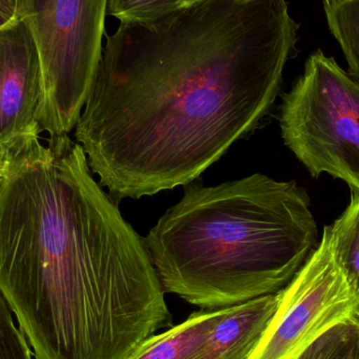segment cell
Masks as SVG:
<instances>
[{
  "label": "cell",
  "mask_w": 359,
  "mask_h": 359,
  "mask_svg": "<svg viewBox=\"0 0 359 359\" xmlns=\"http://www.w3.org/2000/svg\"><path fill=\"white\" fill-rule=\"evenodd\" d=\"M203 1V0H182V8L185 6H191V4H198V2Z\"/></svg>",
  "instance_id": "cell-19"
},
{
  "label": "cell",
  "mask_w": 359,
  "mask_h": 359,
  "mask_svg": "<svg viewBox=\"0 0 359 359\" xmlns=\"http://www.w3.org/2000/svg\"><path fill=\"white\" fill-rule=\"evenodd\" d=\"M286 147L313 178L327 174L359 194V81L318 50L283 98Z\"/></svg>",
  "instance_id": "cell-5"
},
{
  "label": "cell",
  "mask_w": 359,
  "mask_h": 359,
  "mask_svg": "<svg viewBox=\"0 0 359 359\" xmlns=\"http://www.w3.org/2000/svg\"><path fill=\"white\" fill-rule=\"evenodd\" d=\"M358 314L359 295L335 259L330 226H325L316 250L280 291L278 310L248 359H294Z\"/></svg>",
  "instance_id": "cell-6"
},
{
  "label": "cell",
  "mask_w": 359,
  "mask_h": 359,
  "mask_svg": "<svg viewBox=\"0 0 359 359\" xmlns=\"http://www.w3.org/2000/svg\"><path fill=\"white\" fill-rule=\"evenodd\" d=\"M224 312L225 308L194 313L178 326L147 339L128 359H194Z\"/></svg>",
  "instance_id": "cell-9"
},
{
  "label": "cell",
  "mask_w": 359,
  "mask_h": 359,
  "mask_svg": "<svg viewBox=\"0 0 359 359\" xmlns=\"http://www.w3.org/2000/svg\"><path fill=\"white\" fill-rule=\"evenodd\" d=\"M331 34L341 46L348 73L359 81V0L325 6Z\"/></svg>",
  "instance_id": "cell-11"
},
{
  "label": "cell",
  "mask_w": 359,
  "mask_h": 359,
  "mask_svg": "<svg viewBox=\"0 0 359 359\" xmlns=\"http://www.w3.org/2000/svg\"><path fill=\"white\" fill-rule=\"evenodd\" d=\"M323 1H324V6H332L347 1V0H323Z\"/></svg>",
  "instance_id": "cell-18"
},
{
  "label": "cell",
  "mask_w": 359,
  "mask_h": 359,
  "mask_svg": "<svg viewBox=\"0 0 359 359\" xmlns=\"http://www.w3.org/2000/svg\"><path fill=\"white\" fill-rule=\"evenodd\" d=\"M331 243L337 263L359 295V194L351 200L343 215L330 226Z\"/></svg>",
  "instance_id": "cell-10"
},
{
  "label": "cell",
  "mask_w": 359,
  "mask_h": 359,
  "mask_svg": "<svg viewBox=\"0 0 359 359\" xmlns=\"http://www.w3.org/2000/svg\"><path fill=\"white\" fill-rule=\"evenodd\" d=\"M16 20V0H0V29Z\"/></svg>",
  "instance_id": "cell-15"
},
{
  "label": "cell",
  "mask_w": 359,
  "mask_h": 359,
  "mask_svg": "<svg viewBox=\"0 0 359 359\" xmlns=\"http://www.w3.org/2000/svg\"><path fill=\"white\" fill-rule=\"evenodd\" d=\"M356 322H358V341H356L355 350H354L353 359H359V314L358 318H356Z\"/></svg>",
  "instance_id": "cell-17"
},
{
  "label": "cell",
  "mask_w": 359,
  "mask_h": 359,
  "mask_svg": "<svg viewBox=\"0 0 359 359\" xmlns=\"http://www.w3.org/2000/svg\"><path fill=\"white\" fill-rule=\"evenodd\" d=\"M280 291L225 308L221 320L194 359L250 358L278 310Z\"/></svg>",
  "instance_id": "cell-8"
},
{
  "label": "cell",
  "mask_w": 359,
  "mask_h": 359,
  "mask_svg": "<svg viewBox=\"0 0 359 359\" xmlns=\"http://www.w3.org/2000/svg\"><path fill=\"white\" fill-rule=\"evenodd\" d=\"M109 0H16L37 43L42 94L36 121L50 137L77 126L103 50Z\"/></svg>",
  "instance_id": "cell-4"
},
{
  "label": "cell",
  "mask_w": 359,
  "mask_h": 359,
  "mask_svg": "<svg viewBox=\"0 0 359 359\" xmlns=\"http://www.w3.org/2000/svg\"><path fill=\"white\" fill-rule=\"evenodd\" d=\"M42 94L39 50L31 29L17 19L0 29V147L8 151L39 136Z\"/></svg>",
  "instance_id": "cell-7"
},
{
  "label": "cell",
  "mask_w": 359,
  "mask_h": 359,
  "mask_svg": "<svg viewBox=\"0 0 359 359\" xmlns=\"http://www.w3.org/2000/svg\"><path fill=\"white\" fill-rule=\"evenodd\" d=\"M0 359H35L29 341L13 320L12 310L0 293Z\"/></svg>",
  "instance_id": "cell-14"
},
{
  "label": "cell",
  "mask_w": 359,
  "mask_h": 359,
  "mask_svg": "<svg viewBox=\"0 0 359 359\" xmlns=\"http://www.w3.org/2000/svg\"><path fill=\"white\" fill-rule=\"evenodd\" d=\"M358 337V322L343 323L327 331L294 359H353Z\"/></svg>",
  "instance_id": "cell-12"
},
{
  "label": "cell",
  "mask_w": 359,
  "mask_h": 359,
  "mask_svg": "<svg viewBox=\"0 0 359 359\" xmlns=\"http://www.w3.org/2000/svg\"><path fill=\"white\" fill-rule=\"evenodd\" d=\"M184 187L143 241L164 291L201 309L280 292L320 242L309 196L295 181L255 174Z\"/></svg>",
  "instance_id": "cell-3"
},
{
  "label": "cell",
  "mask_w": 359,
  "mask_h": 359,
  "mask_svg": "<svg viewBox=\"0 0 359 359\" xmlns=\"http://www.w3.org/2000/svg\"><path fill=\"white\" fill-rule=\"evenodd\" d=\"M0 181V293L35 359H128L172 325L144 241L69 135L10 151Z\"/></svg>",
  "instance_id": "cell-2"
},
{
  "label": "cell",
  "mask_w": 359,
  "mask_h": 359,
  "mask_svg": "<svg viewBox=\"0 0 359 359\" xmlns=\"http://www.w3.org/2000/svg\"><path fill=\"white\" fill-rule=\"evenodd\" d=\"M182 8V0H109L107 14L126 25L161 20Z\"/></svg>",
  "instance_id": "cell-13"
},
{
  "label": "cell",
  "mask_w": 359,
  "mask_h": 359,
  "mask_svg": "<svg viewBox=\"0 0 359 359\" xmlns=\"http://www.w3.org/2000/svg\"><path fill=\"white\" fill-rule=\"evenodd\" d=\"M299 29L286 0H203L120 23L75 128L100 185L141 198L196 181L269 113Z\"/></svg>",
  "instance_id": "cell-1"
},
{
  "label": "cell",
  "mask_w": 359,
  "mask_h": 359,
  "mask_svg": "<svg viewBox=\"0 0 359 359\" xmlns=\"http://www.w3.org/2000/svg\"><path fill=\"white\" fill-rule=\"evenodd\" d=\"M11 153L8 149L0 147V181L8 168V162H10Z\"/></svg>",
  "instance_id": "cell-16"
}]
</instances>
